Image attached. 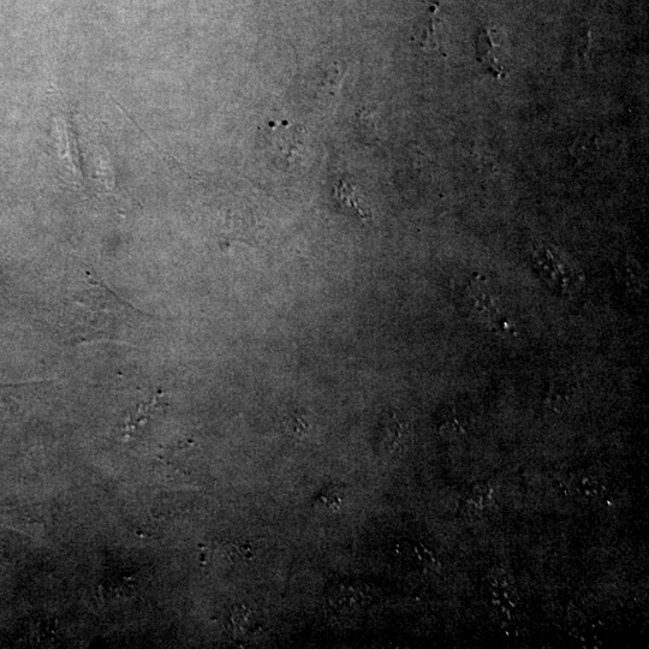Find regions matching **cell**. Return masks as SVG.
<instances>
[{"label":"cell","mask_w":649,"mask_h":649,"mask_svg":"<svg viewBox=\"0 0 649 649\" xmlns=\"http://www.w3.org/2000/svg\"><path fill=\"white\" fill-rule=\"evenodd\" d=\"M476 51H478L479 61L491 71L493 76H504L503 63L497 56V53L500 51V46L494 43L493 32L490 29L480 32Z\"/></svg>","instance_id":"obj_1"},{"label":"cell","mask_w":649,"mask_h":649,"mask_svg":"<svg viewBox=\"0 0 649 649\" xmlns=\"http://www.w3.org/2000/svg\"><path fill=\"white\" fill-rule=\"evenodd\" d=\"M343 503V493L337 487L325 491L317 500H315V509L323 512H335L341 508Z\"/></svg>","instance_id":"obj_2"},{"label":"cell","mask_w":649,"mask_h":649,"mask_svg":"<svg viewBox=\"0 0 649 649\" xmlns=\"http://www.w3.org/2000/svg\"><path fill=\"white\" fill-rule=\"evenodd\" d=\"M336 194L338 196V199H341L343 201V204L354 207L362 218L369 217V213L367 212L365 206H362L359 200H357L354 187L350 186L349 183L342 181L336 190Z\"/></svg>","instance_id":"obj_3"}]
</instances>
